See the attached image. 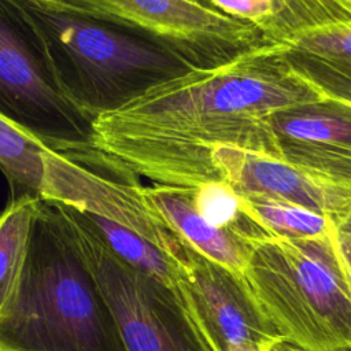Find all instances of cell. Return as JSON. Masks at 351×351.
I'll return each mask as SVG.
<instances>
[{"label":"cell","instance_id":"obj_21","mask_svg":"<svg viewBox=\"0 0 351 351\" xmlns=\"http://www.w3.org/2000/svg\"><path fill=\"white\" fill-rule=\"evenodd\" d=\"M333 243L343 269L351 282V214L335 222Z\"/></svg>","mask_w":351,"mask_h":351},{"label":"cell","instance_id":"obj_8","mask_svg":"<svg viewBox=\"0 0 351 351\" xmlns=\"http://www.w3.org/2000/svg\"><path fill=\"white\" fill-rule=\"evenodd\" d=\"M37 196L115 222L152 241L176 261L185 250V241L147 200L143 185L93 170L48 143Z\"/></svg>","mask_w":351,"mask_h":351},{"label":"cell","instance_id":"obj_23","mask_svg":"<svg viewBox=\"0 0 351 351\" xmlns=\"http://www.w3.org/2000/svg\"><path fill=\"white\" fill-rule=\"evenodd\" d=\"M191 1H193V3H197V4H202V5H204V7L211 8V7H210V4H208V0H191ZM213 10H214V8H213Z\"/></svg>","mask_w":351,"mask_h":351},{"label":"cell","instance_id":"obj_14","mask_svg":"<svg viewBox=\"0 0 351 351\" xmlns=\"http://www.w3.org/2000/svg\"><path fill=\"white\" fill-rule=\"evenodd\" d=\"M41 199L25 193L11 202L0 221V308L15 295L26 265Z\"/></svg>","mask_w":351,"mask_h":351},{"label":"cell","instance_id":"obj_5","mask_svg":"<svg viewBox=\"0 0 351 351\" xmlns=\"http://www.w3.org/2000/svg\"><path fill=\"white\" fill-rule=\"evenodd\" d=\"M25 7L97 22L148 41L186 67H214L270 44L252 25L191 0H12Z\"/></svg>","mask_w":351,"mask_h":351},{"label":"cell","instance_id":"obj_11","mask_svg":"<svg viewBox=\"0 0 351 351\" xmlns=\"http://www.w3.org/2000/svg\"><path fill=\"white\" fill-rule=\"evenodd\" d=\"M282 44L293 67L322 97L351 104V21L296 33Z\"/></svg>","mask_w":351,"mask_h":351},{"label":"cell","instance_id":"obj_20","mask_svg":"<svg viewBox=\"0 0 351 351\" xmlns=\"http://www.w3.org/2000/svg\"><path fill=\"white\" fill-rule=\"evenodd\" d=\"M211 8L234 19L252 23L270 44H281L276 0H208Z\"/></svg>","mask_w":351,"mask_h":351},{"label":"cell","instance_id":"obj_16","mask_svg":"<svg viewBox=\"0 0 351 351\" xmlns=\"http://www.w3.org/2000/svg\"><path fill=\"white\" fill-rule=\"evenodd\" d=\"M47 141L5 112L0 115V165L7 178L38 195Z\"/></svg>","mask_w":351,"mask_h":351},{"label":"cell","instance_id":"obj_7","mask_svg":"<svg viewBox=\"0 0 351 351\" xmlns=\"http://www.w3.org/2000/svg\"><path fill=\"white\" fill-rule=\"evenodd\" d=\"M177 262L186 308L215 351H270L284 340L241 273L186 243Z\"/></svg>","mask_w":351,"mask_h":351},{"label":"cell","instance_id":"obj_18","mask_svg":"<svg viewBox=\"0 0 351 351\" xmlns=\"http://www.w3.org/2000/svg\"><path fill=\"white\" fill-rule=\"evenodd\" d=\"M192 202L197 213L213 226L233 232L255 245L263 240L271 239V236L244 211L241 196L223 181L192 188Z\"/></svg>","mask_w":351,"mask_h":351},{"label":"cell","instance_id":"obj_2","mask_svg":"<svg viewBox=\"0 0 351 351\" xmlns=\"http://www.w3.org/2000/svg\"><path fill=\"white\" fill-rule=\"evenodd\" d=\"M0 351H128L95 274L52 202L41 200L18 288L0 308Z\"/></svg>","mask_w":351,"mask_h":351},{"label":"cell","instance_id":"obj_4","mask_svg":"<svg viewBox=\"0 0 351 351\" xmlns=\"http://www.w3.org/2000/svg\"><path fill=\"white\" fill-rule=\"evenodd\" d=\"M243 276L284 340L307 351H351V282L333 233L263 240Z\"/></svg>","mask_w":351,"mask_h":351},{"label":"cell","instance_id":"obj_13","mask_svg":"<svg viewBox=\"0 0 351 351\" xmlns=\"http://www.w3.org/2000/svg\"><path fill=\"white\" fill-rule=\"evenodd\" d=\"M0 85L3 99L12 103L44 112H58L70 122L71 117H78L48 81L33 51L5 18H1L0 27Z\"/></svg>","mask_w":351,"mask_h":351},{"label":"cell","instance_id":"obj_15","mask_svg":"<svg viewBox=\"0 0 351 351\" xmlns=\"http://www.w3.org/2000/svg\"><path fill=\"white\" fill-rule=\"evenodd\" d=\"M85 217L115 256L181 295L180 265L171 255L145 237L115 222L89 214H85Z\"/></svg>","mask_w":351,"mask_h":351},{"label":"cell","instance_id":"obj_6","mask_svg":"<svg viewBox=\"0 0 351 351\" xmlns=\"http://www.w3.org/2000/svg\"><path fill=\"white\" fill-rule=\"evenodd\" d=\"M55 204L115 315L128 351H215L180 293L115 256L85 214Z\"/></svg>","mask_w":351,"mask_h":351},{"label":"cell","instance_id":"obj_17","mask_svg":"<svg viewBox=\"0 0 351 351\" xmlns=\"http://www.w3.org/2000/svg\"><path fill=\"white\" fill-rule=\"evenodd\" d=\"M241 199L244 211L271 237L313 239L333 233L335 219L321 213L281 200Z\"/></svg>","mask_w":351,"mask_h":351},{"label":"cell","instance_id":"obj_1","mask_svg":"<svg viewBox=\"0 0 351 351\" xmlns=\"http://www.w3.org/2000/svg\"><path fill=\"white\" fill-rule=\"evenodd\" d=\"M293 67L284 44H263L214 67L186 69L97 114L85 141L60 149L117 177L197 188L221 181V145L282 158L274 118L322 100Z\"/></svg>","mask_w":351,"mask_h":351},{"label":"cell","instance_id":"obj_12","mask_svg":"<svg viewBox=\"0 0 351 351\" xmlns=\"http://www.w3.org/2000/svg\"><path fill=\"white\" fill-rule=\"evenodd\" d=\"M144 195L188 245L203 256L243 274L255 244L208 223L193 206L192 188L155 184L144 186Z\"/></svg>","mask_w":351,"mask_h":351},{"label":"cell","instance_id":"obj_19","mask_svg":"<svg viewBox=\"0 0 351 351\" xmlns=\"http://www.w3.org/2000/svg\"><path fill=\"white\" fill-rule=\"evenodd\" d=\"M281 43L296 33L351 21V0H276Z\"/></svg>","mask_w":351,"mask_h":351},{"label":"cell","instance_id":"obj_9","mask_svg":"<svg viewBox=\"0 0 351 351\" xmlns=\"http://www.w3.org/2000/svg\"><path fill=\"white\" fill-rule=\"evenodd\" d=\"M219 180L241 197L271 199L306 207L335 219L351 214V191L267 154L221 145L213 151Z\"/></svg>","mask_w":351,"mask_h":351},{"label":"cell","instance_id":"obj_3","mask_svg":"<svg viewBox=\"0 0 351 351\" xmlns=\"http://www.w3.org/2000/svg\"><path fill=\"white\" fill-rule=\"evenodd\" d=\"M1 15L23 32L48 81L89 122L189 67L159 47L110 26L1 0Z\"/></svg>","mask_w":351,"mask_h":351},{"label":"cell","instance_id":"obj_22","mask_svg":"<svg viewBox=\"0 0 351 351\" xmlns=\"http://www.w3.org/2000/svg\"><path fill=\"white\" fill-rule=\"evenodd\" d=\"M270 351H307L302 347H298L296 344L291 343V341H287V340H280L277 341L273 348Z\"/></svg>","mask_w":351,"mask_h":351},{"label":"cell","instance_id":"obj_10","mask_svg":"<svg viewBox=\"0 0 351 351\" xmlns=\"http://www.w3.org/2000/svg\"><path fill=\"white\" fill-rule=\"evenodd\" d=\"M282 158L351 191V104L322 99L274 118Z\"/></svg>","mask_w":351,"mask_h":351}]
</instances>
